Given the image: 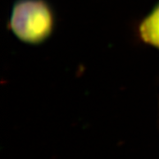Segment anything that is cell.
I'll return each instance as SVG.
<instances>
[{
	"label": "cell",
	"mask_w": 159,
	"mask_h": 159,
	"mask_svg": "<svg viewBox=\"0 0 159 159\" xmlns=\"http://www.w3.org/2000/svg\"><path fill=\"white\" fill-rule=\"evenodd\" d=\"M9 28L23 43L39 44L51 36L54 15L44 0H17L11 8Z\"/></svg>",
	"instance_id": "1"
},
{
	"label": "cell",
	"mask_w": 159,
	"mask_h": 159,
	"mask_svg": "<svg viewBox=\"0 0 159 159\" xmlns=\"http://www.w3.org/2000/svg\"><path fill=\"white\" fill-rule=\"evenodd\" d=\"M138 32L144 43L159 49V3L140 23Z\"/></svg>",
	"instance_id": "2"
}]
</instances>
